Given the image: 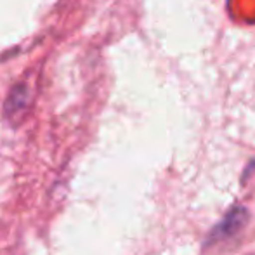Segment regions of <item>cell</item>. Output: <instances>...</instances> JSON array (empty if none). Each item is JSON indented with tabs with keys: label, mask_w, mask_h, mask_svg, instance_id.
Instances as JSON below:
<instances>
[{
	"label": "cell",
	"mask_w": 255,
	"mask_h": 255,
	"mask_svg": "<svg viewBox=\"0 0 255 255\" xmlns=\"http://www.w3.org/2000/svg\"><path fill=\"white\" fill-rule=\"evenodd\" d=\"M249 221V212L243 207H235L224 219L221 221V224L210 233V238H208V243H217L222 242V240L231 238L233 235L240 231L243 226Z\"/></svg>",
	"instance_id": "1"
},
{
	"label": "cell",
	"mask_w": 255,
	"mask_h": 255,
	"mask_svg": "<svg viewBox=\"0 0 255 255\" xmlns=\"http://www.w3.org/2000/svg\"><path fill=\"white\" fill-rule=\"evenodd\" d=\"M26 101H28L26 87H23V85H17V87L9 94V99H7V104H5L7 115H9V117H12V115H16L17 111H23Z\"/></svg>",
	"instance_id": "2"
}]
</instances>
